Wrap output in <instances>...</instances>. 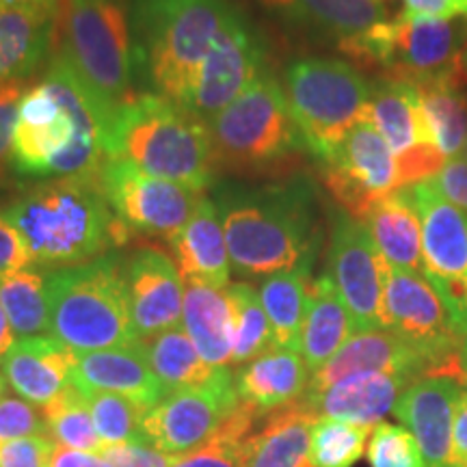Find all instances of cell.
<instances>
[{
	"instance_id": "cell-1",
	"label": "cell",
	"mask_w": 467,
	"mask_h": 467,
	"mask_svg": "<svg viewBox=\"0 0 467 467\" xmlns=\"http://www.w3.org/2000/svg\"><path fill=\"white\" fill-rule=\"evenodd\" d=\"M109 119L72 66L55 50L37 83L17 107L11 167L26 180L100 175L107 161Z\"/></svg>"
},
{
	"instance_id": "cell-2",
	"label": "cell",
	"mask_w": 467,
	"mask_h": 467,
	"mask_svg": "<svg viewBox=\"0 0 467 467\" xmlns=\"http://www.w3.org/2000/svg\"><path fill=\"white\" fill-rule=\"evenodd\" d=\"M210 191L238 275L265 279L314 265L323 230L317 189L306 175L266 184L221 180Z\"/></svg>"
},
{
	"instance_id": "cell-3",
	"label": "cell",
	"mask_w": 467,
	"mask_h": 467,
	"mask_svg": "<svg viewBox=\"0 0 467 467\" xmlns=\"http://www.w3.org/2000/svg\"><path fill=\"white\" fill-rule=\"evenodd\" d=\"M0 210L22 236L33 265L46 271L85 265L132 238L110 210L100 175L35 180Z\"/></svg>"
},
{
	"instance_id": "cell-4",
	"label": "cell",
	"mask_w": 467,
	"mask_h": 467,
	"mask_svg": "<svg viewBox=\"0 0 467 467\" xmlns=\"http://www.w3.org/2000/svg\"><path fill=\"white\" fill-rule=\"evenodd\" d=\"M234 0H132V74L139 91L186 107Z\"/></svg>"
},
{
	"instance_id": "cell-5",
	"label": "cell",
	"mask_w": 467,
	"mask_h": 467,
	"mask_svg": "<svg viewBox=\"0 0 467 467\" xmlns=\"http://www.w3.org/2000/svg\"><path fill=\"white\" fill-rule=\"evenodd\" d=\"M107 159H126L156 178L203 192L217 182L208 126L167 98L139 91L117 110Z\"/></svg>"
},
{
	"instance_id": "cell-6",
	"label": "cell",
	"mask_w": 467,
	"mask_h": 467,
	"mask_svg": "<svg viewBox=\"0 0 467 467\" xmlns=\"http://www.w3.org/2000/svg\"><path fill=\"white\" fill-rule=\"evenodd\" d=\"M124 255L109 251L85 265L48 271L50 331L74 353L137 344L121 273Z\"/></svg>"
},
{
	"instance_id": "cell-7",
	"label": "cell",
	"mask_w": 467,
	"mask_h": 467,
	"mask_svg": "<svg viewBox=\"0 0 467 467\" xmlns=\"http://www.w3.org/2000/svg\"><path fill=\"white\" fill-rule=\"evenodd\" d=\"M57 50L109 119L137 93L132 74V0H63Z\"/></svg>"
},
{
	"instance_id": "cell-8",
	"label": "cell",
	"mask_w": 467,
	"mask_h": 467,
	"mask_svg": "<svg viewBox=\"0 0 467 467\" xmlns=\"http://www.w3.org/2000/svg\"><path fill=\"white\" fill-rule=\"evenodd\" d=\"M282 87L292 119L317 161L364 119L370 102V80L353 63L336 57L292 58Z\"/></svg>"
},
{
	"instance_id": "cell-9",
	"label": "cell",
	"mask_w": 467,
	"mask_h": 467,
	"mask_svg": "<svg viewBox=\"0 0 467 467\" xmlns=\"http://www.w3.org/2000/svg\"><path fill=\"white\" fill-rule=\"evenodd\" d=\"M206 126L217 169H266L296 151H307L292 119L282 80L271 67Z\"/></svg>"
},
{
	"instance_id": "cell-10",
	"label": "cell",
	"mask_w": 467,
	"mask_h": 467,
	"mask_svg": "<svg viewBox=\"0 0 467 467\" xmlns=\"http://www.w3.org/2000/svg\"><path fill=\"white\" fill-rule=\"evenodd\" d=\"M465 44L467 20H420L400 14L353 39L340 52L359 66L379 67L385 76L422 87L465 78L461 66Z\"/></svg>"
},
{
	"instance_id": "cell-11",
	"label": "cell",
	"mask_w": 467,
	"mask_h": 467,
	"mask_svg": "<svg viewBox=\"0 0 467 467\" xmlns=\"http://www.w3.org/2000/svg\"><path fill=\"white\" fill-rule=\"evenodd\" d=\"M385 273L388 262L379 254L364 221L340 206H331L325 275L347 306L355 334L383 329Z\"/></svg>"
},
{
	"instance_id": "cell-12",
	"label": "cell",
	"mask_w": 467,
	"mask_h": 467,
	"mask_svg": "<svg viewBox=\"0 0 467 467\" xmlns=\"http://www.w3.org/2000/svg\"><path fill=\"white\" fill-rule=\"evenodd\" d=\"M100 184L110 210L128 232L171 243L191 219L203 192L156 178L126 159H107Z\"/></svg>"
},
{
	"instance_id": "cell-13",
	"label": "cell",
	"mask_w": 467,
	"mask_h": 467,
	"mask_svg": "<svg viewBox=\"0 0 467 467\" xmlns=\"http://www.w3.org/2000/svg\"><path fill=\"white\" fill-rule=\"evenodd\" d=\"M422 223L426 279L451 312L457 334L467 336V214L446 200L433 180L409 186Z\"/></svg>"
},
{
	"instance_id": "cell-14",
	"label": "cell",
	"mask_w": 467,
	"mask_h": 467,
	"mask_svg": "<svg viewBox=\"0 0 467 467\" xmlns=\"http://www.w3.org/2000/svg\"><path fill=\"white\" fill-rule=\"evenodd\" d=\"M268 67L266 37L236 5L203 58L184 109L208 124Z\"/></svg>"
},
{
	"instance_id": "cell-15",
	"label": "cell",
	"mask_w": 467,
	"mask_h": 467,
	"mask_svg": "<svg viewBox=\"0 0 467 467\" xmlns=\"http://www.w3.org/2000/svg\"><path fill=\"white\" fill-rule=\"evenodd\" d=\"M320 162L337 206L364 221L377 202L402 189L399 161L375 126L361 119Z\"/></svg>"
},
{
	"instance_id": "cell-16",
	"label": "cell",
	"mask_w": 467,
	"mask_h": 467,
	"mask_svg": "<svg viewBox=\"0 0 467 467\" xmlns=\"http://www.w3.org/2000/svg\"><path fill=\"white\" fill-rule=\"evenodd\" d=\"M364 119L377 128L394 151L402 186L433 178L446 162L435 145L416 85L379 74L370 80Z\"/></svg>"
},
{
	"instance_id": "cell-17",
	"label": "cell",
	"mask_w": 467,
	"mask_h": 467,
	"mask_svg": "<svg viewBox=\"0 0 467 467\" xmlns=\"http://www.w3.org/2000/svg\"><path fill=\"white\" fill-rule=\"evenodd\" d=\"M383 329L394 331L467 381L459 361L461 337L441 296L420 273L388 266L383 292Z\"/></svg>"
},
{
	"instance_id": "cell-18",
	"label": "cell",
	"mask_w": 467,
	"mask_h": 467,
	"mask_svg": "<svg viewBox=\"0 0 467 467\" xmlns=\"http://www.w3.org/2000/svg\"><path fill=\"white\" fill-rule=\"evenodd\" d=\"M241 402L230 366L200 388L169 392L141 420V437L169 454H189L213 440L223 420Z\"/></svg>"
},
{
	"instance_id": "cell-19",
	"label": "cell",
	"mask_w": 467,
	"mask_h": 467,
	"mask_svg": "<svg viewBox=\"0 0 467 467\" xmlns=\"http://www.w3.org/2000/svg\"><path fill=\"white\" fill-rule=\"evenodd\" d=\"M121 273L139 340L180 327L186 285L173 258L154 244L139 247L124 255Z\"/></svg>"
},
{
	"instance_id": "cell-20",
	"label": "cell",
	"mask_w": 467,
	"mask_h": 467,
	"mask_svg": "<svg viewBox=\"0 0 467 467\" xmlns=\"http://www.w3.org/2000/svg\"><path fill=\"white\" fill-rule=\"evenodd\" d=\"M361 372H389V375H407L413 379L435 375V372L451 375L433 355H429L394 331H358L348 337L334 358L314 372L303 396L325 392L327 388L342 381V379L361 375Z\"/></svg>"
},
{
	"instance_id": "cell-21",
	"label": "cell",
	"mask_w": 467,
	"mask_h": 467,
	"mask_svg": "<svg viewBox=\"0 0 467 467\" xmlns=\"http://www.w3.org/2000/svg\"><path fill=\"white\" fill-rule=\"evenodd\" d=\"M467 381L452 375H424L400 394L394 416L416 437L426 467H451L454 413Z\"/></svg>"
},
{
	"instance_id": "cell-22",
	"label": "cell",
	"mask_w": 467,
	"mask_h": 467,
	"mask_svg": "<svg viewBox=\"0 0 467 467\" xmlns=\"http://www.w3.org/2000/svg\"><path fill=\"white\" fill-rule=\"evenodd\" d=\"M258 5L288 31L337 50L389 20L379 0H258Z\"/></svg>"
},
{
	"instance_id": "cell-23",
	"label": "cell",
	"mask_w": 467,
	"mask_h": 467,
	"mask_svg": "<svg viewBox=\"0 0 467 467\" xmlns=\"http://www.w3.org/2000/svg\"><path fill=\"white\" fill-rule=\"evenodd\" d=\"M72 385L83 392H110L130 399L145 411L169 394L151 370L141 344L76 353Z\"/></svg>"
},
{
	"instance_id": "cell-24",
	"label": "cell",
	"mask_w": 467,
	"mask_h": 467,
	"mask_svg": "<svg viewBox=\"0 0 467 467\" xmlns=\"http://www.w3.org/2000/svg\"><path fill=\"white\" fill-rule=\"evenodd\" d=\"M74 359V350L52 336L17 337L0 359V372L22 400L44 409L72 385Z\"/></svg>"
},
{
	"instance_id": "cell-25",
	"label": "cell",
	"mask_w": 467,
	"mask_h": 467,
	"mask_svg": "<svg viewBox=\"0 0 467 467\" xmlns=\"http://www.w3.org/2000/svg\"><path fill=\"white\" fill-rule=\"evenodd\" d=\"M416 379L389 372H361L327 388L325 392L303 396L301 402L317 418L342 420L366 429H375L394 411L400 394Z\"/></svg>"
},
{
	"instance_id": "cell-26",
	"label": "cell",
	"mask_w": 467,
	"mask_h": 467,
	"mask_svg": "<svg viewBox=\"0 0 467 467\" xmlns=\"http://www.w3.org/2000/svg\"><path fill=\"white\" fill-rule=\"evenodd\" d=\"M61 14L0 9V89L26 85L46 69L58 42Z\"/></svg>"
},
{
	"instance_id": "cell-27",
	"label": "cell",
	"mask_w": 467,
	"mask_h": 467,
	"mask_svg": "<svg viewBox=\"0 0 467 467\" xmlns=\"http://www.w3.org/2000/svg\"><path fill=\"white\" fill-rule=\"evenodd\" d=\"M173 262L184 282H202L214 288L230 285L232 260L223 223L213 197L203 195L191 219L171 241Z\"/></svg>"
},
{
	"instance_id": "cell-28",
	"label": "cell",
	"mask_w": 467,
	"mask_h": 467,
	"mask_svg": "<svg viewBox=\"0 0 467 467\" xmlns=\"http://www.w3.org/2000/svg\"><path fill=\"white\" fill-rule=\"evenodd\" d=\"M238 399L266 418L306 394L312 372L299 350L271 348L234 372Z\"/></svg>"
},
{
	"instance_id": "cell-29",
	"label": "cell",
	"mask_w": 467,
	"mask_h": 467,
	"mask_svg": "<svg viewBox=\"0 0 467 467\" xmlns=\"http://www.w3.org/2000/svg\"><path fill=\"white\" fill-rule=\"evenodd\" d=\"M364 223L388 266L426 277L422 254V223L409 186L383 197L366 214Z\"/></svg>"
},
{
	"instance_id": "cell-30",
	"label": "cell",
	"mask_w": 467,
	"mask_h": 467,
	"mask_svg": "<svg viewBox=\"0 0 467 467\" xmlns=\"http://www.w3.org/2000/svg\"><path fill=\"white\" fill-rule=\"evenodd\" d=\"M355 334L353 318L337 295L334 282L320 275L309 284L306 318L301 327L299 353L309 372H317L340 350Z\"/></svg>"
},
{
	"instance_id": "cell-31",
	"label": "cell",
	"mask_w": 467,
	"mask_h": 467,
	"mask_svg": "<svg viewBox=\"0 0 467 467\" xmlns=\"http://www.w3.org/2000/svg\"><path fill=\"white\" fill-rule=\"evenodd\" d=\"M317 420L301 400L268 413L251 437L247 467H314L309 440Z\"/></svg>"
},
{
	"instance_id": "cell-32",
	"label": "cell",
	"mask_w": 467,
	"mask_h": 467,
	"mask_svg": "<svg viewBox=\"0 0 467 467\" xmlns=\"http://www.w3.org/2000/svg\"><path fill=\"white\" fill-rule=\"evenodd\" d=\"M182 323L210 366L225 368L232 364V317L225 288L186 282Z\"/></svg>"
},
{
	"instance_id": "cell-33",
	"label": "cell",
	"mask_w": 467,
	"mask_h": 467,
	"mask_svg": "<svg viewBox=\"0 0 467 467\" xmlns=\"http://www.w3.org/2000/svg\"><path fill=\"white\" fill-rule=\"evenodd\" d=\"M312 268L314 265H301L290 271L268 275L260 282L258 295L271 323L273 342L277 348L299 350Z\"/></svg>"
},
{
	"instance_id": "cell-34",
	"label": "cell",
	"mask_w": 467,
	"mask_h": 467,
	"mask_svg": "<svg viewBox=\"0 0 467 467\" xmlns=\"http://www.w3.org/2000/svg\"><path fill=\"white\" fill-rule=\"evenodd\" d=\"M151 370L159 377L167 392L186 388H200L219 377L223 368L210 366L184 331V327L162 331V334L139 340ZM227 368V366H225Z\"/></svg>"
},
{
	"instance_id": "cell-35",
	"label": "cell",
	"mask_w": 467,
	"mask_h": 467,
	"mask_svg": "<svg viewBox=\"0 0 467 467\" xmlns=\"http://www.w3.org/2000/svg\"><path fill=\"white\" fill-rule=\"evenodd\" d=\"M0 306L17 337L46 336L50 331L48 271L39 266L0 275Z\"/></svg>"
},
{
	"instance_id": "cell-36",
	"label": "cell",
	"mask_w": 467,
	"mask_h": 467,
	"mask_svg": "<svg viewBox=\"0 0 467 467\" xmlns=\"http://www.w3.org/2000/svg\"><path fill=\"white\" fill-rule=\"evenodd\" d=\"M420 100L443 159H457L467 143V78L418 87Z\"/></svg>"
},
{
	"instance_id": "cell-37",
	"label": "cell",
	"mask_w": 467,
	"mask_h": 467,
	"mask_svg": "<svg viewBox=\"0 0 467 467\" xmlns=\"http://www.w3.org/2000/svg\"><path fill=\"white\" fill-rule=\"evenodd\" d=\"M232 317V366H244L275 348L271 323L262 307L258 288L247 282L225 285Z\"/></svg>"
},
{
	"instance_id": "cell-38",
	"label": "cell",
	"mask_w": 467,
	"mask_h": 467,
	"mask_svg": "<svg viewBox=\"0 0 467 467\" xmlns=\"http://www.w3.org/2000/svg\"><path fill=\"white\" fill-rule=\"evenodd\" d=\"M265 420L247 402H238L234 411L221 422L213 440L189 454H180L173 467H247L251 437L255 424Z\"/></svg>"
},
{
	"instance_id": "cell-39",
	"label": "cell",
	"mask_w": 467,
	"mask_h": 467,
	"mask_svg": "<svg viewBox=\"0 0 467 467\" xmlns=\"http://www.w3.org/2000/svg\"><path fill=\"white\" fill-rule=\"evenodd\" d=\"M42 413L46 420V433L57 446L100 454L102 441L93 426L85 394L78 388L69 385L66 392L42 409Z\"/></svg>"
},
{
	"instance_id": "cell-40",
	"label": "cell",
	"mask_w": 467,
	"mask_h": 467,
	"mask_svg": "<svg viewBox=\"0 0 467 467\" xmlns=\"http://www.w3.org/2000/svg\"><path fill=\"white\" fill-rule=\"evenodd\" d=\"M370 431L342 420L318 418L309 440L314 467H353L366 452Z\"/></svg>"
},
{
	"instance_id": "cell-41",
	"label": "cell",
	"mask_w": 467,
	"mask_h": 467,
	"mask_svg": "<svg viewBox=\"0 0 467 467\" xmlns=\"http://www.w3.org/2000/svg\"><path fill=\"white\" fill-rule=\"evenodd\" d=\"M83 392V389H80ZM89 405L93 426L100 437L102 448L113 443L137 441L141 437V420L145 409L130 399L110 392H83Z\"/></svg>"
},
{
	"instance_id": "cell-42",
	"label": "cell",
	"mask_w": 467,
	"mask_h": 467,
	"mask_svg": "<svg viewBox=\"0 0 467 467\" xmlns=\"http://www.w3.org/2000/svg\"><path fill=\"white\" fill-rule=\"evenodd\" d=\"M366 454L370 467H426L416 437L405 426L377 424L372 429Z\"/></svg>"
},
{
	"instance_id": "cell-43",
	"label": "cell",
	"mask_w": 467,
	"mask_h": 467,
	"mask_svg": "<svg viewBox=\"0 0 467 467\" xmlns=\"http://www.w3.org/2000/svg\"><path fill=\"white\" fill-rule=\"evenodd\" d=\"M31 435H48L42 409L16 396H5L0 400V441Z\"/></svg>"
},
{
	"instance_id": "cell-44",
	"label": "cell",
	"mask_w": 467,
	"mask_h": 467,
	"mask_svg": "<svg viewBox=\"0 0 467 467\" xmlns=\"http://www.w3.org/2000/svg\"><path fill=\"white\" fill-rule=\"evenodd\" d=\"M26 85H9L0 89V189H5L14 175L11 151H14V130L17 121V107Z\"/></svg>"
},
{
	"instance_id": "cell-45",
	"label": "cell",
	"mask_w": 467,
	"mask_h": 467,
	"mask_svg": "<svg viewBox=\"0 0 467 467\" xmlns=\"http://www.w3.org/2000/svg\"><path fill=\"white\" fill-rule=\"evenodd\" d=\"M55 448L48 435L0 441V467H48Z\"/></svg>"
},
{
	"instance_id": "cell-46",
	"label": "cell",
	"mask_w": 467,
	"mask_h": 467,
	"mask_svg": "<svg viewBox=\"0 0 467 467\" xmlns=\"http://www.w3.org/2000/svg\"><path fill=\"white\" fill-rule=\"evenodd\" d=\"M100 454L113 467H173L178 454L162 452L145 440L104 446Z\"/></svg>"
},
{
	"instance_id": "cell-47",
	"label": "cell",
	"mask_w": 467,
	"mask_h": 467,
	"mask_svg": "<svg viewBox=\"0 0 467 467\" xmlns=\"http://www.w3.org/2000/svg\"><path fill=\"white\" fill-rule=\"evenodd\" d=\"M431 180L448 202L467 214V161L463 156L448 159Z\"/></svg>"
},
{
	"instance_id": "cell-48",
	"label": "cell",
	"mask_w": 467,
	"mask_h": 467,
	"mask_svg": "<svg viewBox=\"0 0 467 467\" xmlns=\"http://www.w3.org/2000/svg\"><path fill=\"white\" fill-rule=\"evenodd\" d=\"M28 266H35L31 254L20 234L0 210V275Z\"/></svg>"
},
{
	"instance_id": "cell-49",
	"label": "cell",
	"mask_w": 467,
	"mask_h": 467,
	"mask_svg": "<svg viewBox=\"0 0 467 467\" xmlns=\"http://www.w3.org/2000/svg\"><path fill=\"white\" fill-rule=\"evenodd\" d=\"M402 16L420 20H467V0H405Z\"/></svg>"
},
{
	"instance_id": "cell-50",
	"label": "cell",
	"mask_w": 467,
	"mask_h": 467,
	"mask_svg": "<svg viewBox=\"0 0 467 467\" xmlns=\"http://www.w3.org/2000/svg\"><path fill=\"white\" fill-rule=\"evenodd\" d=\"M451 467H467V385L461 394L452 426Z\"/></svg>"
},
{
	"instance_id": "cell-51",
	"label": "cell",
	"mask_w": 467,
	"mask_h": 467,
	"mask_svg": "<svg viewBox=\"0 0 467 467\" xmlns=\"http://www.w3.org/2000/svg\"><path fill=\"white\" fill-rule=\"evenodd\" d=\"M48 467H113L102 454L69 451V448L57 446L50 457Z\"/></svg>"
},
{
	"instance_id": "cell-52",
	"label": "cell",
	"mask_w": 467,
	"mask_h": 467,
	"mask_svg": "<svg viewBox=\"0 0 467 467\" xmlns=\"http://www.w3.org/2000/svg\"><path fill=\"white\" fill-rule=\"evenodd\" d=\"M63 0H0V9L14 11H50L61 14Z\"/></svg>"
},
{
	"instance_id": "cell-53",
	"label": "cell",
	"mask_w": 467,
	"mask_h": 467,
	"mask_svg": "<svg viewBox=\"0 0 467 467\" xmlns=\"http://www.w3.org/2000/svg\"><path fill=\"white\" fill-rule=\"evenodd\" d=\"M16 342H17V336H16L14 327H11L7 314H5L3 306H0V359H3L5 355L14 348Z\"/></svg>"
},
{
	"instance_id": "cell-54",
	"label": "cell",
	"mask_w": 467,
	"mask_h": 467,
	"mask_svg": "<svg viewBox=\"0 0 467 467\" xmlns=\"http://www.w3.org/2000/svg\"><path fill=\"white\" fill-rule=\"evenodd\" d=\"M459 361H461V368H463V375H465V379H467V336L463 337V342H461Z\"/></svg>"
},
{
	"instance_id": "cell-55",
	"label": "cell",
	"mask_w": 467,
	"mask_h": 467,
	"mask_svg": "<svg viewBox=\"0 0 467 467\" xmlns=\"http://www.w3.org/2000/svg\"><path fill=\"white\" fill-rule=\"evenodd\" d=\"M5 389H7V379H5L3 372H0V400L5 399Z\"/></svg>"
},
{
	"instance_id": "cell-56",
	"label": "cell",
	"mask_w": 467,
	"mask_h": 467,
	"mask_svg": "<svg viewBox=\"0 0 467 467\" xmlns=\"http://www.w3.org/2000/svg\"><path fill=\"white\" fill-rule=\"evenodd\" d=\"M461 66H463V72H465V78H467V44H465V50H463V58H461Z\"/></svg>"
},
{
	"instance_id": "cell-57",
	"label": "cell",
	"mask_w": 467,
	"mask_h": 467,
	"mask_svg": "<svg viewBox=\"0 0 467 467\" xmlns=\"http://www.w3.org/2000/svg\"><path fill=\"white\" fill-rule=\"evenodd\" d=\"M463 159L467 161V143H465V150H463Z\"/></svg>"
}]
</instances>
